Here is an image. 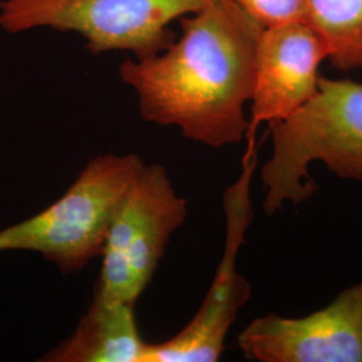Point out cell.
<instances>
[{"label": "cell", "mask_w": 362, "mask_h": 362, "mask_svg": "<svg viewBox=\"0 0 362 362\" xmlns=\"http://www.w3.org/2000/svg\"><path fill=\"white\" fill-rule=\"evenodd\" d=\"M247 141L240 175L223 194L226 243L211 287L182 330L164 342L151 344L148 362L218 361L231 326L251 298V285L238 272V254L254 219L251 181L258 167L255 137Z\"/></svg>", "instance_id": "obj_6"}, {"label": "cell", "mask_w": 362, "mask_h": 362, "mask_svg": "<svg viewBox=\"0 0 362 362\" xmlns=\"http://www.w3.org/2000/svg\"><path fill=\"white\" fill-rule=\"evenodd\" d=\"M262 30L231 0H209L182 19L180 38L125 59L118 74L146 122L179 128L185 139L216 149L238 145L250 130L246 107Z\"/></svg>", "instance_id": "obj_1"}, {"label": "cell", "mask_w": 362, "mask_h": 362, "mask_svg": "<svg viewBox=\"0 0 362 362\" xmlns=\"http://www.w3.org/2000/svg\"><path fill=\"white\" fill-rule=\"evenodd\" d=\"M209 0H0V28L21 34L37 28L74 33L93 54L128 52L134 58L173 42L168 26Z\"/></svg>", "instance_id": "obj_4"}, {"label": "cell", "mask_w": 362, "mask_h": 362, "mask_svg": "<svg viewBox=\"0 0 362 362\" xmlns=\"http://www.w3.org/2000/svg\"><path fill=\"white\" fill-rule=\"evenodd\" d=\"M330 58L325 39L306 22L263 27L255 55L248 137L260 125L287 119L317 94L320 69Z\"/></svg>", "instance_id": "obj_8"}, {"label": "cell", "mask_w": 362, "mask_h": 362, "mask_svg": "<svg viewBox=\"0 0 362 362\" xmlns=\"http://www.w3.org/2000/svg\"><path fill=\"white\" fill-rule=\"evenodd\" d=\"M272 151L263 164V209L275 215L317 192L310 165L322 163L344 180L362 181V83L321 76L317 94L296 115L269 125Z\"/></svg>", "instance_id": "obj_2"}, {"label": "cell", "mask_w": 362, "mask_h": 362, "mask_svg": "<svg viewBox=\"0 0 362 362\" xmlns=\"http://www.w3.org/2000/svg\"><path fill=\"white\" fill-rule=\"evenodd\" d=\"M149 346L140 334L134 305L106 297L95 288L71 336L39 361L148 362Z\"/></svg>", "instance_id": "obj_9"}, {"label": "cell", "mask_w": 362, "mask_h": 362, "mask_svg": "<svg viewBox=\"0 0 362 362\" xmlns=\"http://www.w3.org/2000/svg\"><path fill=\"white\" fill-rule=\"evenodd\" d=\"M141 165L134 153L94 157L52 206L0 230V252L33 251L64 274L83 270L101 257L110 220Z\"/></svg>", "instance_id": "obj_3"}, {"label": "cell", "mask_w": 362, "mask_h": 362, "mask_svg": "<svg viewBox=\"0 0 362 362\" xmlns=\"http://www.w3.org/2000/svg\"><path fill=\"white\" fill-rule=\"evenodd\" d=\"M262 27L306 21V0H231Z\"/></svg>", "instance_id": "obj_11"}, {"label": "cell", "mask_w": 362, "mask_h": 362, "mask_svg": "<svg viewBox=\"0 0 362 362\" xmlns=\"http://www.w3.org/2000/svg\"><path fill=\"white\" fill-rule=\"evenodd\" d=\"M238 346L248 361L362 362V278L309 315L255 318Z\"/></svg>", "instance_id": "obj_7"}, {"label": "cell", "mask_w": 362, "mask_h": 362, "mask_svg": "<svg viewBox=\"0 0 362 362\" xmlns=\"http://www.w3.org/2000/svg\"><path fill=\"white\" fill-rule=\"evenodd\" d=\"M187 216L188 202L165 168L143 163L107 227L97 290L136 306Z\"/></svg>", "instance_id": "obj_5"}, {"label": "cell", "mask_w": 362, "mask_h": 362, "mask_svg": "<svg viewBox=\"0 0 362 362\" xmlns=\"http://www.w3.org/2000/svg\"><path fill=\"white\" fill-rule=\"evenodd\" d=\"M306 22L327 43L337 70L362 69V0H306Z\"/></svg>", "instance_id": "obj_10"}]
</instances>
